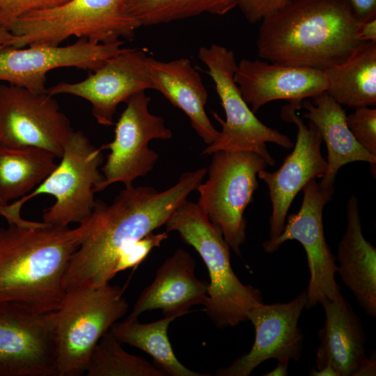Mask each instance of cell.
<instances>
[{
    "label": "cell",
    "mask_w": 376,
    "mask_h": 376,
    "mask_svg": "<svg viewBox=\"0 0 376 376\" xmlns=\"http://www.w3.org/2000/svg\"><path fill=\"white\" fill-rule=\"evenodd\" d=\"M9 204L5 202L0 196V216L4 217L7 221L12 218V213Z\"/></svg>",
    "instance_id": "f35d334b"
},
{
    "label": "cell",
    "mask_w": 376,
    "mask_h": 376,
    "mask_svg": "<svg viewBox=\"0 0 376 376\" xmlns=\"http://www.w3.org/2000/svg\"><path fill=\"white\" fill-rule=\"evenodd\" d=\"M147 58L143 50L125 48L85 79L75 83L60 82L47 88V93L52 96L68 94L87 100L96 121L111 126L120 103L139 92L153 89Z\"/></svg>",
    "instance_id": "2e32d148"
},
{
    "label": "cell",
    "mask_w": 376,
    "mask_h": 376,
    "mask_svg": "<svg viewBox=\"0 0 376 376\" xmlns=\"http://www.w3.org/2000/svg\"><path fill=\"white\" fill-rule=\"evenodd\" d=\"M196 263L186 250L178 249L159 267L152 282L134 305L127 318L136 319L148 311L161 309L164 316L179 318L189 308L203 304L208 283L195 275Z\"/></svg>",
    "instance_id": "d6986e66"
},
{
    "label": "cell",
    "mask_w": 376,
    "mask_h": 376,
    "mask_svg": "<svg viewBox=\"0 0 376 376\" xmlns=\"http://www.w3.org/2000/svg\"><path fill=\"white\" fill-rule=\"evenodd\" d=\"M150 101L141 91L125 102L126 107L116 123L113 141L102 146L110 152L102 167L103 180L95 189V193L117 182L125 187L133 185L136 178L153 169L159 155L148 144L153 139H171L172 132L165 126L163 118L150 112Z\"/></svg>",
    "instance_id": "8fae6325"
},
{
    "label": "cell",
    "mask_w": 376,
    "mask_h": 376,
    "mask_svg": "<svg viewBox=\"0 0 376 376\" xmlns=\"http://www.w3.org/2000/svg\"><path fill=\"white\" fill-rule=\"evenodd\" d=\"M167 237L166 231L157 234L152 232L128 246L116 260L113 276L125 269L137 267L154 248L159 247Z\"/></svg>",
    "instance_id": "f546056e"
},
{
    "label": "cell",
    "mask_w": 376,
    "mask_h": 376,
    "mask_svg": "<svg viewBox=\"0 0 376 376\" xmlns=\"http://www.w3.org/2000/svg\"><path fill=\"white\" fill-rule=\"evenodd\" d=\"M176 318L164 316L161 320L148 323H141L138 318H126L122 322L114 323L110 331L121 343L135 347L149 354L166 375H210L190 370L175 355L167 331L169 324Z\"/></svg>",
    "instance_id": "484cf974"
},
{
    "label": "cell",
    "mask_w": 376,
    "mask_h": 376,
    "mask_svg": "<svg viewBox=\"0 0 376 376\" xmlns=\"http://www.w3.org/2000/svg\"><path fill=\"white\" fill-rule=\"evenodd\" d=\"M293 103L283 106L281 118L297 126V134L293 150L283 164L273 172L261 170L258 177L267 185L272 203L269 218V238L272 241L282 233L285 218L292 201L313 178H322L327 169L326 159L321 154L322 136L311 121L306 125L297 113Z\"/></svg>",
    "instance_id": "5bb4252c"
},
{
    "label": "cell",
    "mask_w": 376,
    "mask_h": 376,
    "mask_svg": "<svg viewBox=\"0 0 376 376\" xmlns=\"http://www.w3.org/2000/svg\"><path fill=\"white\" fill-rule=\"evenodd\" d=\"M56 156L38 147L0 146V196L6 203L29 194L54 170Z\"/></svg>",
    "instance_id": "d4e9b609"
},
{
    "label": "cell",
    "mask_w": 376,
    "mask_h": 376,
    "mask_svg": "<svg viewBox=\"0 0 376 376\" xmlns=\"http://www.w3.org/2000/svg\"><path fill=\"white\" fill-rule=\"evenodd\" d=\"M234 79L254 113L272 101L299 104L327 89L324 70L247 58L237 64Z\"/></svg>",
    "instance_id": "ac0fdd59"
},
{
    "label": "cell",
    "mask_w": 376,
    "mask_h": 376,
    "mask_svg": "<svg viewBox=\"0 0 376 376\" xmlns=\"http://www.w3.org/2000/svg\"><path fill=\"white\" fill-rule=\"evenodd\" d=\"M290 360L282 359L278 361L276 368L269 372L263 374V376H286Z\"/></svg>",
    "instance_id": "d590c367"
},
{
    "label": "cell",
    "mask_w": 376,
    "mask_h": 376,
    "mask_svg": "<svg viewBox=\"0 0 376 376\" xmlns=\"http://www.w3.org/2000/svg\"><path fill=\"white\" fill-rule=\"evenodd\" d=\"M307 301L306 290L286 303L253 306L247 319L255 329L250 351L228 366L216 371L217 376H248L260 363L270 359L297 361L303 350L304 336L298 321Z\"/></svg>",
    "instance_id": "e0dca14e"
},
{
    "label": "cell",
    "mask_w": 376,
    "mask_h": 376,
    "mask_svg": "<svg viewBox=\"0 0 376 376\" xmlns=\"http://www.w3.org/2000/svg\"><path fill=\"white\" fill-rule=\"evenodd\" d=\"M359 22L348 0H291L260 22L257 52L269 62L324 70L361 43Z\"/></svg>",
    "instance_id": "3957f363"
},
{
    "label": "cell",
    "mask_w": 376,
    "mask_h": 376,
    "mask_svg": "<svg viewBox=\"0 0 376 376\" xmlns=\"http://www.w3.org/2000/svg\"><path fill=\"white\" fill-rule=\"evenodd\" d=\"M346 210L347 227L336 258L337 272L360 306L375 318L376 249L363 235L356 196L350 197Z\"/></svg>",
    "instance_id": "603a6c76"
},
{
    "label": "cell",
    "mask_w": 376,
    "mask_h": 376,
    "mask_svg": "<svg viewBox=\"0 0 376 376\" xmlns=\"http://www.w3.org/2000/svg\"><path fill=\"white\" fill-rule=\"evenodd\" d=\"M268 166L250 151L219 150L212 154L208 178L201 183L198 205L216 225L230 248L241 256L247 221L244 215L258 189V173Z\"/></svg>",
    "instance_id": "ba28073f"
},
{
    "label": "cell",
    "mask_w": 376,
    "mask_h": 376,
    "mask_svg": "<svg viewBox=\"0 0 376 376\" xmlns=\"http://www.w3.org/2000/svg\"><path fill=\"white\" fill-rule=\"evenodd\" d=\"M166 232L176 231L202 258L210 276L204 311L219 328L235 327L248 320L247 313L263 303L261 292L244 285L230 265V246L220 229L197 203L185 200L169 217Z\"/></svg>",
    "instance_id": "277c9868"
},
{
    "label": "cell",
    "mask_w": 376,
    "mask_h": 376,
    "mask_svg": "<svg viewBox=\"0 0 376 376\" xmlns=\"http://www.w3.org/2000/svg\"><path fill=\"white\" fill-rule=\"evenodd\" d=\"M309 375L311 376H338L336 371L329 365H327L320 370H316L313 368L311 370Z\"/></svg>",
    "instance_id": "8d00e7d4"
},
{
    "label": "cell",
    "mask_w": 376,
    "mask_h": 376,
    "mask_svg": "<svg viewBox=\"0 0 376 376\" xmlns=\"http://www.w3.org/2000/svg\"><path fill=\"white\" fill-rule=\"evenodd\" d=\"M0 376H57L54 312L0 304Z\"/></svg>",
    "instance_id": "9a60e30c"
},
{
    "label": "cell",
    "mask_w": 376,
    "mask_h": 376,
    "mask_svg": "<svg viewBox=\"0 0 376 376\" xmlns=\"http://www.w3.org/2000/svg\"><path fill=\"white\" fill-rule=\"evenodd\" d=\"M325 324L318 332L320 343L315 355V368L329 365L338 376H354L368 357L362 324L350 304L342 296L325 299Z\"/></svg>",
    "instance_id": "ffe728a7"
},
{
    "label": "cell",
    "mask_w": 376,
    "mask_h": 376,
    "mask_svg": "<svg viewBox=\"0 0 376 376\" xmlns=\"http://www.w3.org/2000/svg\"><path fill=\"white\" fill-rule=\"evenodd\" d=\"M83 232L81 224L70 228L43 221L0 228V304L38 314L56 311Z\"/></svg>",
    "instance_id": "7a4b0ae2"
},
{
    "label": "cell",
    "mask_w": 376,
    "mask_h": 376,
    "mask_svg": "<svg viewBox=\"0 0 376 376\" xmlns=\"http://www.w3.org/2000/svg\"><path fill=\"white\" fill-rule=\"evenodd\" d=\"M356 36L361 42H376V17L359 22Z\"/></svg>",
    "instance_id": "836d02e7"
},
{
    "label": "cell",
    "mask_w": 376,
    "mask_h": 376,
    "mask_svg": "<svg viewBox=\"0 0 376 376\" xmlns=\"http://www.w3.org/2000/svg\"><path fill=\"white\" fill-rule=\"evenodd\" d=\"M302 191L299 210L290 214L281 235L272 241H265L263 247L266 253H272L288 240L301 243L310 272L305 307L309 309L325 299H334L341 293L335 279L338 269L336 258L326 242L322 221L323 208L334 191L323 188L316 178L309 180Z\"/></svg>",
    "instance_id": "30bf717a"
},
{
    "label": "cell",
    "mask_w": 376,
    "mask_h": 376,
    "mask_svg": "<svg viewBox=\"0 0 376 376\" xmlns=\"http://www.w3.org/2000/svg\"><path fill=\"white\" fill-rule=\"evenodd\" d=\"M198 56L207 68V72L214 83L226 114L224 120L217 113L212 112L213 117L221 125V130L202 154L212 155L219 150L250 151L262 157L268 166H274L275 159L268 151L266 143L286 149H291L294 143L286 134L263 123L244 101L234 79L237 64L234 52L213 44L201 47Z\"/></svg>",
    "instance_id": "52a82bcc"
},
{
    "label": "cell",
    "mask_w": 376,
    "mask_h": 376,
    "mask_svg": "<svg viewBox=\"0 0 376 376\" xmlns=\"http://www.w3.org/2000/svg\"><path fill=\"white\" fill-rule=\"evenodd\" d=\"M69 0H0V27L10 31L24 15L57 6Z\"/></svg>",
    "instance_id": "4dcf8cb0"
},
{
    "label": "cell",
    "mask_w": 376,
    "mask_h": 376,
    "mask_svg": "<svg viewBox=\"0 0 376 376\" xmlns=\"http://www.w3.org/2000/svg\"><path fill=\"white\" fill-rule=\"evenodd\" d=\"M324 72L326 93L340 105H376V42H361L344 61Z\"/></svg>",
    "instance_id": "cb8c5ba5"
},
{
    "label": "cell",
    "mask_w": 376,
    "mask_h": 376,
    "mask_svg": "<svg viewBox=\"0 0 376 376\" xmlns=\"http://www.w3.org/2000/svg\"><path fill=\"white\" fill-rule=\"evenodd\" d=\"M240 0H125L126 14L139 25L152 26L210 13L223 15Z\"/></svg>",
    "instance_id": "4316f807"
},
{
    "label": "cell",
    "mask_w": 376,
    "mask_h": 376,
    "mask_svg": "<svg viewBox=\"0 0 376 376\" xmlns=\"http://www.w3.org/2000/svg\"><path fill=\"white\" fill-rule=\"evenodd\" d=\"M73 132L54 96L0 85V146L41 148L60 158Z\"/></svg>",
    "instance_id": "7c38bea8"
},
{
    "label": "cell",
    "mask_w": 376,
    "mask_h": 376,
    "mask_svg": "<svg viewBox=\"0 0 376 376\" xmlns=\"http://www.w3.org/2000/svg\"><path fill=\"white\" fill-rule=\"evenodd\" d=\"M291 0H240L238 7L246 20L254 24L285 7Z\"/></svg>",
    "instance_id": "1f68e13d"
},
{
    "label": "cell",
    "mask_w": 376,
    "mask_h": 376,
    "mask_svg": "<svg viewBox=\"0 0 376 376\" xmlns=\"http://www.w3.org/2000/svg\"><path fill=\"white\" fill-rule=\"evenodd\" d=\"M346 122L357 141L376 156V109L371 107L355 108L354 112L346 115Z\"/></svg>",
    "instance_id": "f1b7e54d"
},
{
    "label": "cell",
    "mask_w": 376,
    "mask_h": 376,
    "mask_svg": "<svg viewBox=\"0 0 376 376\" xmlns=\"http://www.w3.org/2000/svg\"><path fill=\"white\" fill-rule=\"evenodd\" d=\"M128 308L121 288L109 283L68 290L54 312L57 376L85 373L96 345Z\"/></svg>",
    "instance_id": "5b68a950"
},
{
    "label": "cell",
    "mask_w": 376,
    "mask_h": 376,
    "mask_svg": "<svg viewBox=\"0 0 376 376\" xmlns=\"http://www.w3.org/2000/svg\"><path fill=\"white\" fill-rule=\"evenodd\" d=\"M207 173L204 167L185 172L161 192L152 187L131 185L125 187L111 204L97 200L88 218L80 224L83 236L68 266L66 290L109 283L120 253L164 225Z\"/></svg>",
    "instance_id": "6da1fadb"
},
{
    "label": "cell",
    "mask_w": 376,
    "mask_h": 376,
    "mask_svg": "<svg viewBox=\"0 0 376 376\" xmlns=\"http://www.w3.org/2000/svg\"><path fill=\"white\" fill-rule=\"evenodd\" d=\"M360 22L376 17V0H348Z\"/></svg>",
    "instance_id": "d6a6232c"
},
{
    "label": "cell",
    "mask_w": 376,
    "mask_h": 376,
    "mask_svg": "<svg viewBox=\"0 0 376 376\" xmlns=\"http://www.w3.org/2000/svg\"><path fill=\"white\" fill-rule=\"evenodd\" d=\"M103 148H96L81 131H74L54 170L33 191L13 203L21 210L40 194L54 196L55 202L42 213V221L56 226L81 224L93 210L95 189L103 180L99 169Z\"/></svg>",
    "instance_id": "9c48e42d"
},
{
    "label": "cell",
    "mask_w": 376,
    "mask_h": 376,
    "mask_svg": "<svg viewBox=\"0 0 376 376\" xmlns=\"http://www.w3.org/2000/svg\"><path fill=\"white\" fill-rule=\"evenodd\" d=\"M312 99V102L302 100L298 109L306 110L303 117L316 126L327 146V169L320 182L322 187L334 191V184L338 170L353 162L369 163L375 177L376 156L365 150L354 139L347 127L342 105L326 92Z\"/></svg>",
    "instance_id": "7402d4cb"
},
{
    "label": "cell",
    "mask_w": 376,
    "mask_h": 376,
    "mask_svg": "<svg viewBox=\"0 0 376 376\" xmlns=\"http://www.w3.org/2000/svg\"><path fill=\"white\" fill-rule=\"evenodd\" d=\"M13 40L14 36L9 31L0 27V47L11 46Z\"/></svg>",
    "instance_id": "74e56055"
},
{
    "label": "cell",
    "mask_w": 376,
    "mask_h": 376,
    "mask_svg": "<svg viewBox=\"0 0 376 376\" xmlns=\"http://www.w3.org/2000/svg\"><path fill=\"white\" fill-rule=\"evenodd\" d=\"M109 330L94 348L87 366V376H165L156 365L127 352Z\"/></svg>",
    "instance_id": "83f0119b"
},
{
    "label": "cell",
    "mask_w": 376,
    "mask_h": 376,
    "mask_svg": "<svg viewBox=\"0 0 376 376\" xmlns=\"http://www.w3.org/2000/svg\"><path fill=\"white\" fill-rule=\"evenodd\" d=\"M120 40L110 44L93 43L84 38L65 46L36 45L0 47V81L36 93H47L48 72L60 68H76L93 72L111 56L125 49Z\"/></svg>",
    "instance_id": "4fadbf2b"
},
{
    "label": "cell",
    "mask_w": 376,
    "mask_h": 376,
    "mask_svg": "<svg viewBox=\"0 0 376 376\" xmlns=\"http://www.w3.org/2000/svg\"><path fill=\"white\" fill-rule=\"evenodd\" d=\"M125 0H69L57 6L31 12L17 19L10 32L11 46L60 45L75 36L96 44L131 39L141 26L128 16Z\"/></svg>",
    "instance_id": "8992f818"
},
{
    "label": "cell",
    "mask_w": 376,
    "mask_h": 376,
    "mask_svg": "<svg viewBox=\"0 0 376 376\" xmlns=\"http://www.w3.org/2000/svg\"><path fill=\"white\" fill-rule=\"evenodd\" d=\"M147 68L153 89L189 117L191 125L207 144L219 136L205 112L207 92L200 74L186 58L162 61L147 58Z\"/></svg>",
    "instance_id": "44dd1931"
},
{
    "label": "cell",
    "mask_w": 376,
    "mask_h": 376,
    "mask_svg": "<svg viewBox=\"0 0 376 376\" xmlns=\"http://www.w3.org/2000/svg\"><path fill=\"white\" fill-rule=\"evenodd\" d=\"M375 352H372L355 371L354 376H373L376 374Z\"/></svg>",
    "instance_id": "e575fe53"
}]
</instances>
